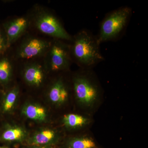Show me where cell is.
I'll return each mask as SVG.
<instances>
[{
	"instance_id": "1",
	"label": "cell",
	"mask_w": 148,
	"mask_h": 148,
	"mask_svg": "<svg viewBox=\"0 0 148 148\" xmlns=\"http://www.w3.org/2000/svg\"><path fill=\"white\" fill-rule=\"evenodd\" d=\"M70 45L73 61L81 69H92L104 61L100 43L97 37L88 30L83 29L72 37Z\"/></svg>"
},
{
	"instance_id": "2",
	"label": "cell",
	"mask_w": 148,
	"mask_h": 148,
	"mask_svg": "<svg viewBox=\"0 0 148 148\" xmlns=\"http://www.w3.org/2000/svg\"><path fill=\"white\" fill-rule=\"evenodd\" d=\"M132 12L130 8L123 6L106 15L101 22L99 34L97 37L100 44L119 36L127 26Z\"/></svg>"
},
{
	"instance_id": "3",
	"label": "cell",
	"mask_w": 148,
	"mask_h": 148,
	"mask_svg": "<svg viewBox=\"0 0 148 148\" xmlns=\"http://www.w3.org/2000/svg\"><path fill=\"white\" fill-rule=\"evenodd\" d=\"M91 69H81L80 72L73 79V89L76 98L80 104L89 106L97 100L100 89L97 84L90 76Z\"/></svg>"
},
{
	"instance_id": "4",
	"label": "cell",
	"mask_w": 148,
	"mask_h": 148,
	"mask_svg": "<svg viewBox=\"0 0 148 148\" xmlns=\"http://www.w3.org/2000/svg\"><path fill=\"white\" fill-rule=\"evenodd\" d=\"M35 27L43 34L55 39L71 41L72 37L53 14L45 10L39 11L34 18Z\"/></svg>"
},
{
	"instance_id": "5",
	"label": "cell",
	"mask_w": 148,
	"mask_h": 148,
	"mask_svg": "<svg viewBox=\"0 0 148 148\" xmlns=\"http://www.w3.org/2000/svg\"><path fill=\"white\" fill-rule=\"evenodd\" d=\"M65 41L55 39L48 51V68L51 71H67L70 69L73 60L70 45Z\"/></svg>"
},
{
	"instance_id": "6",
	"label": "cell",
	"mask_w": 148,
	"mask_h": 148,
	"mask_svg": "<svg viewBox=\"0 0 148 148\" xmlns=\"http://www.w3.org/2000/svg\"><path fill=\"white\" fill-rule=\"evenodd\" d=\"M51 43L37 38H30L22 42L17 50V57L30 59L44 54L48 50Z\"/></svg>"
},
{
	"instance_id": "7",
	"label": "cell",
	"mask_w": 148,
	"mask_h": 148,
	"mask_svg": "<svg viewBox=\"0 0 148 148\" xmlns=\"http://www.w3.org/2000/svg\"><path fill=\"white\" fill-rule=\"evenodd\" d=\"M60 136L54 130L45 128L39 130L28 138L27 146H56Z\"/></svg>"
},
{
	"instance_id": "8",
	"label": "cell",
	"mask_w": 148,
	"mask_h": 148,
	"mask_svg": "<svg viewBox=\"0 0 148 148\" xmlns=\"http://www.w3.org/2000/svg\"><path fill=\"white\" fill-rule=\"evenodd\" d=\"M29 25L28 18L24 16L14 18L4 25L8 47L26 31Z\"/></svg>"
},
{
	"instance_id": "9",
	"label": "cell",
	"mask_w": 148,
	"mask_h": 148,
	"mask_svg": "<svg viewBox=\"0 0 148 148\" xmlns=\"http://www.w3.org/2000/svg\"><path fill=\"white\" fill-rule=\"evenodd\" d=\"M69 94L68 86L64 80L60 77L50 86L48 92V98L53 105L60 106L68 101Z\"/></svg>"
},
{
	"instance_id": "10",
	"label": "cell",
	"mask_w": 148,
	"mask_h": 148,
	"mask_svg": "<svg viewBox=\"0 0 148 148\" xmlns=\"http://www.w3.org/2000/svg\"><path fill=\"white\" fill-rule=\"evenodd\" d=\"M23 75L25 82L33 87H40L45 79V73L42 67L37 63H31L26 66Z\"/></svg>"
},
{
	"instance_id": "11",
	"label": "cell",
	"mask_w": 148,
	"mask_h": 148,
	"mask_svg": "<svg viewBox=\"0 0 148 148\" xmlns=\"http://www.w3.org/2000/svg\"><path fill=\"white\" fill-rule=\"evenodd\" d=\"M27 130L21 125H8L4 130L1 136L3 142L9 143H26L29 138Z\"/></svg>"
},
{
	"instance_id": "12",
	"label": "cell",
	"mask_w": 148,
	"mask_h": 148,
	"mask_svg": "<svg viewBox=\"0 0 148 148\" xmlns=\"http://www.w3.org/2000/svg\"><path fill=\"white\" fill-rule=\"evenodd\" d=\"M21 113L28 119L36 122H45L48 118L47 110L44 106L32 102L24 104L21 109Z\"/></svg>"
},
{
	"instance_id": "13",
	"label": "cell",
	"mask_w": 148,
	"mask_h": 148,
	"mask_svg": "<svg viewBox=\"0 0 148 148\" xmlns=\"http://www.w3.org/2000/svg\"><path fill=\"white\" fill-rule=\"evenodd\" d=\"M19 94V88L15 86L7 92L4 98L2 110L5 113H10L16 107Z\"/></svg>"
},
{
	"instance_id": "14",
	"label": "cell",
	"mask_w": 148,
	"mask_h": 148,
	"mask_svg": "<svg viewBox=\"0 0 148 148\" xmlns=\"http://www.w3.org/2000/svg\"><path fill=\"white\" fill-rule=\"evenodd\" d=\"M62 121L66 127L74 129L84 126L87 123V119L80 115L71 113L65 115Z\"/></svg>"
},
{
	"instance_id": "15",
	"label": "cell",
	"mask_w": 148,
	"mask_h": 148,
	"mask_svg": "<svg viewBox=\"0 0 148 148\" xmlns=\"http://www.w3.org/2000/svg\"><path fill=\"white\" fill-rule=\"evenodd\" d=\"M66 148H96L95 142L91 138L80 137L69 139L66 143Z\"/></svg>"
},
{
	"instance_id": "16",
	"label": "cell",
	"mask_w": 148,
	"mask_h": 148,
	"mask_svg": "<svg viewBox=\"0 0 148 148\" xmlns=\"http://www.w3.org/2000/svg\"><path fill=\"white\" fill-rule=\"evenodd\" d=\"M12 75V67L7 58L0 60V83L7 84L10 81Z\"/></svg>"
},
{
	"instance_id": "17",
	"label": "cell",
	"mask_w": 148,
	"mask_h": 148,
	"mask_svg": "<svg viewBox=\"0 0 148 148\" xmlns=\"http://www.w3.org/2000/svg\"><path fill=\"white\" fill-rule=\"evenodd\" d=\"M8 47L5 33L0 29V53H3Z\"/></svg>"
},
{
	"instance_id": "18",
	"label": "cell",
	"mask_w": 148,
	"mask_h": 148,
	"mask_svg": "<svg viewBox=\"0 0 148 148\" xmlns=\"http://www.w3.org/2000/svg\"><path fill=\"white\" fill-rule=\"evenodd\" d=\"M25 148H56V146H27Z\"/></svg>"
},
{
	"instance_id": "19",
	"label": "cell",
	"mask_w": 148,
	"mask_h": 148,
	"mask_svg": "<svg viewBox=\"0 0 148 148\" xmlns=\"http://www.w3.org/2000/svg\"><path fill=\"white\" fill-rule=\"evenodd\" d=\"M0 148H9L7 147H0Z\"/></svg>"
}]
</instances>
